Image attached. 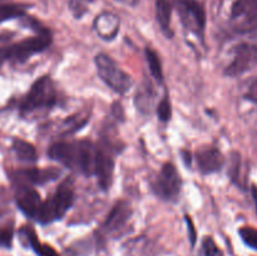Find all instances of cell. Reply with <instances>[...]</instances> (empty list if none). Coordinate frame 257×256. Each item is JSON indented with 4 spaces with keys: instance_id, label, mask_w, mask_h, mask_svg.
Returning a JSON list of instances; mask_svg holds the SVG:
<instances>
[{
    "instance_id": "obj_20",
    "label": "cell",
    "mask_w": 257,
    "mask_h": 256,
    "mask_svg": "<svg viewBox=\"0 0 257 256\" xmlns=\"http://www.w3.org/2000/svg\"><path fill=\"white\" fill-rule=\"evenodd\" d=\"M27 7L19 4H4L0 5V23L13 18L23 17L25 14Z\"/></svg>"
},
{
    "instance_id": "obj_10",
    "label": "cell",
    "mask_w": 257,
    "mask_h": 256,
    "mask_svg": "<svg viewBox=\"0 0 257 256\" xmlns=\"http://www.w3.org/2000/svg\"><path fill=\"white\" fill-rule=\"evenodd\" d=\"M17 205L27 217L37 220L42 208L43 201L40 195L28 186H20L17 192Z\"/></svg>"
},
{
    "instance_id": "obj_24",
    "label": "cell",
    "mask_w": 257,
    "mask_h": 256,
    "mask_svg": "<svg viewBox=\"0 0 257 256\" xmlns=\"http://www.w3.org/2000/svg\"><path fill=\"white\" fill-rule=\"evenodd\" d=\"M240 167H241L240 155L233 153L232 160H231V166H230V177L231 180H232V182H235L236 185H240Z\"/></svg>"
},
{
    "instance_id": "obj_7",
    "label": "cell",
    "mask_w": 257,
    "mask_h": 256,
    "mask_svg": "<svg viewBox=\"0 0 257 256\" xmlns=\"http://www.w3.org/2000/svg\"><path fill=\"white\" fill-rule=\"evenodd\" d=\"M180 13L187 29L202 39L206 27L205 9L197 0H180Z\"/></svg>"
},
{
    "instance_id": "obj_18",
    "label": "cell",
    "mask_w": 257,
    "mask_h": 256,
    "mask_svg": "<svg viewBox=\"0 0 257 256\" xmlns=\"http://www.w3.org/2000/svg\"><path fill=\"white\" fill-rule=\"evenodd\" d=\"M146 58H147L148 67H150L151 74L153 75L157 82H162L163 80V69L162 64H161L160 57L157 55V53L155 50H152L151 48H147L146 49Z\"/></svg>"
},
{
    "instance_id": "obj_9",
    "label": "cell",
    "mask_w": 257,
    "mask_h": 256,
    "mask_svg": "<svg viewBox=\"0 0 257 256\" xmlns=\"http://www.w3.org/2000/svg\"><path fill=\"white\" fill-rule=\"evenodd\" d=\"M231 18L237 22L241 32L257 27V0H235L231 8Z\"/></svg>"
},
{
    "instance_id": "obj_25",
    "label": "cell",
    "mask_w": 257,
    "mask_h": 256,
    "mask_svg": "<svg viewBox=\"0 0 257 256\" xmlns=\"http://www.w3.org/2000/svg\"><path fill=\"white\" fill-rule=\"evenodd\" d=\"M13 228L0 227V247L9 248L13 242Z\"/></svg>"
},
{
    "instance_id": "obj_6",
    "label": "cell",
    "mask_w": 257,
    "mask_h": 256,
    "mask_svg": "<svg viewBox=\"0 0 257 256\" xmlns=\"http://www.w3.org/2000/svg\"><path fill=\"white\" fill-rule=\"evenodd\" d=\"M156 195L166 201H173L177 198L181 191V178L173 163H165L158 173L157 178L152 183Z\"/></svg>"
},
{
    "instance_id": "obj_15",
    "label": "cell",
    "mask_w": 257,
    "mask_h": 256,
    "mask_svg": "<svg viewBox=\"0 0 257 256\" xmlns=\"http://www.w3.org/2000/svg\"><path fill=\"white\" fill-rule=\"evenodd\" d=\"M156 17L161 29L166 35H172L171 32V18H172V5L170 0H156Z\"/></svg>"
},
{
    "instance_id": "obj_12",
    "label": "cell",
    "mask_w": 257,
    "mask_h": 256,
    "mask_svg": "<svg viewBox=\"0 0 257 256\" xmlns=\"http://www.w3.org/2000/svg\"><path fill=\"white\" fill-rule=\"evenodd\" d=\"M113 172H114V160L107 151L98 147L94 176H97L98 183L103 190H108L112 185Z\"/></svg>"
},
{
    "instance_id": "obj_13",
    "label": "cell",
    "mask_w": 257,
    "mask_h": 256,
    "mask_svg": "<svg viewBox=\"0 0 257 256\" xmlns=\"http://www.w3.org/2000/svg\"><path fill=\"white\" fill-rule=\"evenodd\" d=\"M131 216H132V208H131L130 203L124 200L118 201L112 207L110 212L108 213L103 227L108 232H114V231L120 230L128 222Z\"/></svg>"
},
{
    "instance_id": "obj_23",
    "label": "cell",
    "mask_w": 257,
    "mask_h": 256,
    "mask_svg": "<svg viewBox=\"0 0 257 256\" xmlns=\"http://www.w3.org/2000/svg\"><path fill=\"white\" fill-rule=\"evenodd\" d=\"M202 256H223L222 250L210 236L205 237L202 242Z\"/></svg>"
},
{
    "instance_id": "obj_3",
    "label": "cell",
    "mask_w": 257,
    "mask_h": 256,
    "mask_svg": "<svg viewBox=\"0 0 257 256\" xmlns=\"http://www.w3.org/2000/svg\"><path fill=\"white\" fill-rule=\"evenodd\" d=\"M95 68L100 79L118 94H124L132 88L133 80L109 55L99 53L94 58Z\"/></svg>"
},
{
    "instance_id": "obj_14",
    "label": "cell",
    "mask_w": 257,
    "mask_h": 256,
    "mask_svg": "<svg viewBox=\"0 0 257 256\" xmlns=\"http://www.w3.org/2000/svg\"><path fill=\"white\" fill-rule=\"evenodd\" d=\"M19 176L22 180L27 181L28 183L40 186L57 180L60 176V170H58L57 167L30 168V170L22 171Z\"/></svg>"
},
{
    "instance_id": "obj_29",
    "label": "cell",
    "mask_w": 257,
    "mask_h": 256,
    "mask_svg": "<svg viewBox=\"0 0 257 256\" xmlns=\"http://www.w3.org/2000/svg\"><path fill=\"white\" fill-rule=\"evenodd\" d=\"M7 59V53H5V48H0V67H2L3 63Z\"/></svg>"
},
{
    "instance_id": "obj_2",
    "label": "cell",
    "mask_w": 257,
    "mask_h": 256,
    "mask_svg": "<svg viewBox=\"0 0 257 256\" xmlns=\"http://www.w3.org/2000/svg\"><path fill=\"white\" fill-rule=\"evenodd\" d=\"M73 201H74V185L70 178H67L58 186L54 195L43 202L37 221L43 225H47L60 220L72 207Z\"/></svg>"
},
{
    "instance_id": "obj_11",
    "label": "cell",
    "mask_w": 257,
    "mask_h": 256,
    "mask_svg": "<svg viewBox=\"0 0 257 256\" xmlns=\"http://www.w3.org/2000/svg\"><path fill=\"white\" fill-rule=\"evenodd\" d=\"M198 170L203 175H211L221 171L225 163V158L221 151L216 147H206L196 153Z\"/></svg>"
},
{
    "instance_id": "obj_5",
    "label": "cell",
    "mask_w": 257,
    "mask_h": 256,
    "mask_svg": "<svg viewBox=\"0 0 257 256\" xmlns=\"http://www.w3.org/2000/svg\"><path fill=\"white\" fill-rule=\"evenodd\" d=\"M52 44V35L48 30H42L39 34L35 37L28 38L22 42L13 44L10 47H5L8 60H14V62L22 63L29 59L32 55L38 53L44 52Z\"/></svg>"
},
{
    "instance_id": "obj_28",
    "label": "cell",
    "mask_w": 257,
    "mask_h": 256,
    "mask_svg": "<svg viewBox=\"0 0 257 256\" xmlns=\"http://www.w3.org/2000/svg\"><path fill=\"white\" fill-rule=\"evenodd\" d=\"M181 156H182L185 165L187 166V167H191V165H192V155H191L188 151H182V152H181Z\"/></svg>"
},
{
    "instance_id": "obj_19",
    "label": "cell",
    "mask_w": 257,
    "mask_h": 256,
    "mask_svg": "<svg viewBox=\"0 0 257 256\" xmlns=\"http://www.w3.org/2000/svg\"><path fill=\"white\" fill-rule=\"evenodd\" d=\"M152 100H153V93L151 90V87H143L137 92L136 95V104L137 108L142 113H150L151 107H152Z\"/></svg>"
},
{
    "instance_id": "obj_27",
    "label": "cell",
    "mask_w": 257,
    "mask_h": 256,
    "mask_svg": "<svg viewBox=\"0 0 257 256\" xmlns=\"http://www.w3.org/2000/svg\"><path fill=\"white\" fill-rule=\"evenodd\" d=\"M246 98L251 102L257 103V79L253 80L248 87L247 92H246Z\"/></svg>"
},
{
    "instance_id": "obj_22",
    "label": "cell",
    "mask_w": 257,
    "mask_h": 256,
    "mask_svg": "<svg viewBox=\"0 0 257 256\" xmlns=\"http://www.w3.org/2000/svg\"><path fill=\"white\" fill-rule=\"evenodd\" d=\"M157 115L161 122H170L171 117H172V105H171L170 98H168L167 94L158 103Z\"/></svg>"
},
{
    "instance_id": "obj_4",
    "label": "cell",
    "mask_w": 257,
    "mask_h": 256,
    "mask_svg": "<svg viewBox=\"0 0 257 256\" xmlns=\"http://www.w3.org/2000/svg\"><path fill=\"white\" fill-rule=\"evenodd\" d=\"M57 103V89L52 78L44 75L39 78L30 88L20 104L23 112H33L40 108H50Z\"/></svg>"
},
{
    "instance_id": "obj_16",
    "label": "cell",
    "mask_w": 257,
    "mask_h": 256,
    "mask_svg": "<svg viewBox=\"0 0 257 256\" xmlns=\"http://www.w3.org/2000/svg\"><path fill=\"white\" fill-rule=\"evenodd\" d=\"M13 150H14L18 160L23 161V162H37L38 153L32 143L20 140V138H15L13 142Z\"/></svg>"
},
{
    "instance_id": "obj_17",
    "label": "cell",
    "mask_w": 257,
    "mask_h": 256,
    "mask_svg": "<svg viewBox=\"0 0 257 256\" xmlns=\"http://www.w3.org/2000/svg\"><path fill=\"white\" fill-rule=\"evenodd\" d=\"M25 236H27V240L29 242L30 247L33 248L35 253L38 256H59V253L49 245H45V243H42L38 238L37 233L33 230L32 227H24Z\"/></svg>"
},
{
    "instance_id": "obj_26",
    "label": "cell",
    "mask_w": 257,
    "mask_h": 256,
    "mask_svg": "<svg viewBox=\"0 0 257 256\" xmlns=\"http://www.w3.org/2000/svg\"><path fill=\"white\" fill-rule=\"evenodd\" d=\"M185 220H186V225H187L188 238H190L191 246H195L196 240H197V233H196L195 225H193V222H192V220H191L190 216L186 215V216H185Z\"/></svg>"
},
{
    "instance_id": "obj_1",
    "label": "cell",
    "mask_w": 257,
    "mask_h": 256,
    "mask_svg": "<svg viewBox=\"0 0 257 256\" xmlns=\"http://www.w3.org/2000/svg\"><path fill=\"white\" fill-rule=\"evenodd\" d=\"M98 147L89 141L58 142L48 150L52 160L85 176L94 175Z\"/></svg>"
},
{
    "instance_id": "obj_21",
    "label": "cell",
    "mask_w": 257,
    "mask_h": 256,
    "mask_svg": "<svg viewBox=\"0 0 257 256\" xmlns=\"http://www.w3.org/2000/svg\"><path fill=\"white\" fill-rule=\"evenodd\" d=\"M238 232H240L242 241L248 247L257 250V228L251 227V226H243Z\"/></svg>"
},
{
    "instance_id": "obj_8",
    "label": "cell",
    "mask_w": 257,
    "mask_h": 256,
    "mask_svg": "<svg viewBox=\"0 0 257 256\" xmlns=\"http://www.w3.org/2000/svg\"><path fill=\"white\" fill-rule=\"evenodd\" d=\"M257 60V47L252 44L237 45L233 52V58L230 64L226 67L225 74L228 77H237L247 72Z\"/></svg>"
}]
</instances>
